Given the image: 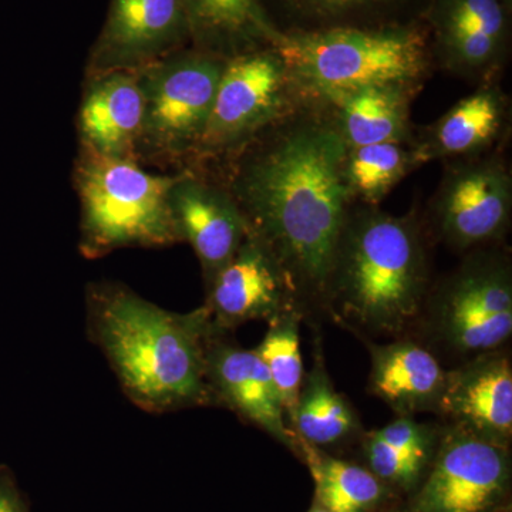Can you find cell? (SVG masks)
<instances>
[{
  "instance_id": "e0dca14e",
  "label": "cell",
  "mask_w": 512,
  "mask_h": 512,
  "mask_svg": "<svg viewBox=\"0 0 512 512\" xmlns=\"http://www.w3.org/2000/svg\"><path fill=\"white\" fill-rule=\"evenodd\" d=\"M431 20L439 56L450 72L484 77L500 63L508 23L501 0H437Z\"/></svg>"
},
{
  "instance_id": "3957f363",
  "label": "cell",
  "mask_w": 512,
  "mask_h": 512,
  "mask_svg": "<svg viewBox=\"0 0 512 512\" xmlns=\"http://www.w3.org/2000/svg\"><path fill=\"white\" fill-rule=\"evenodd\" d=\"M426 239L416 212L353 205L330 271L326 309L360 336L403 338L419 322L430 289Z\"/></svg>"
},
{
  "instance_id": "7a4b0ae2",
  "label": "cell",
  "mask_w": 512,
  "mask_h": 512,
  "mask_svg": "<svg viewBox=\"0 0 512 512\" xmlns=\"http://www.w3.org/2000/svg\"><path fill=\"white\" fill-rule=\"evenodd\" d=\"M87 335L101 350L131 403L164 414L218 406L207 375V352L221 330L207 306L173 312L117 282L86 291Z\"/></svg>"
},
{
  "instance_id": "8fae6325",
  "label": "cell",
  "mask_w": 512,
  "mask_h": 512,
  "mask_svg": "<svg viewBox=\"0 0 512 512\" xmlns=\"http://www.w3.org/2000/svg\"><path fill=\"white\" fill-rule=\"evenodd\" d=\"M188 45L183 0H110L86 74L138 70Z\"/></svg>"
},
{
  "instance_id": "d4e9b609",
  "label": "cell",
  "mask_w": 512,
  "mask_h": 512,
  "mask_svg": "<svg viewBox=\"0 0 512 512\" xmlns=\"http://www.w3.org/2000/svg\"><path fill=\"white\" fill-rule=\"evenodd\" d=\"M420 167L413 146L406 143H380L348 148L346 183L353 198L376 205L406 177Z\"/></svg>"
},
{
  "instance_id": "ffe728a7",
  "label": "cell",
  "mask_w": 512,
  "mask_h": 512,
  "mask_svg": "<svg viewBox=\"0 0 512 512\" xmlns=\"http://www.w3.org/2000/svg\"><path fill=\"white\" fill-rule=\"evenodd\" d=\"M183 5L192 47L222 59L275 47L284 36L259 0H183Z\"/></svg>"
},
{
  "instance_id": "484cf974",
  "label": "cell",
  "mask_w": 512,
  "mask_h": 512,
  "mask_svg": "<svg viewBox=\"0 0 512 512\" xmlns=\"http://www.w3.org/2000/svg\"><path fill=\"white\" fill-rule=\"evenodd\" d=\"M303 320L299 311L285 312L269 320L268 332L255 349L274 380L291 429L305 377L299 336Z\"/></svg>"
},
{
  "instance_id": "9a60e30c",
  "label": "cell",
  "mask_w": 512,
  "mask_h": 512,
  "mask_svg": "<svg viewBox=\"0 0 512 512\" xmlns=\"http://www.w3.org/2000/svg\"><path fill=\"white\" fill-rule=\"evenodd\" d=\"M437 414L446 423L484 439L512 443V362L507 349L493 350L447 370Z\"/></svg>"
},
{
  "instance_id": "7c38bea8",
  "label": "cell",
  "mask_w": 512,
  "mask_h": 512,
  "mask_svg": "<svg viewBox=\"0 0 512 512\" xmlns=\"http://www.w3.org/2000/svg\"><path fill=\"white\" fill-rule=\"evenodd\" d=\"M205 306L215 325L229 333L252 320L268 323L285 312L302 313L284 269L249 232L231 261L207 286Z\"/></svg>"
},
{
  "instance_id": "6da1fadb",
  "label": "cell",
  "mask_w": 512,
  "mask_h": 512,
  "mask_svg": "<svg viewBox=\"0 0 512 512\" xmlns=\"http://www.w3.org/2000/svg\"><path fill=\"white\" fill-rule=\"evenodd\" d=\"M346 156L335 121L286 117L229 158L225 188L284 269L305 319L328 318L333 258L356 202Z\"/></svg>"
},
{
  "instance_id": "8992f818",
  "label": "cell",
  "mask_w": 512,
  "mask_h": 512,
  "mask_svg": "<svg viewBox=\"0 0 512 512\" xmlns=\"http://www.w3.org/2000/svg\"><path fill=\"white\" fill-rule=\"evenodd\" d=\"M417 323L433 348L460 363L505 348L512 335L510 256L488 247L467 252L430 286Z\"/></svg>"
},
{
  "instance_id": "83f0119b",
  "label": "cell",
  "mask_w": 512,
  "mask_h": 512,
  "mask_svg": "<svg viewBox=\"0 0 512 512\" xmlns=\"http://www.w3.org/2000/svg\"><path fill=\"white\" fill-rule=\"evenodd\" d=\"M309 2L323 10L340 12V10H349L360 8V6L372 5V3L382 2V0H309Z\"/></svg>"
},
{
  "instance_id": "44dd1931",
  "label": "cell",
  "mask_w": 512,
  "mask_h": 512,
  "mask_svg": "<svg viewBox=\"0 0 512 512\" xmlns=\"http://www.w3.org/2000/svg\"><path fill=\"white\" fill-rule=\"evenodd\" d=\"M443 424L420 423L397 416L392 423L362 434L365 467L396 494L419 487L439 446Z\"/></svg>"
},
{
  "instance_id": "4fadbf2b",
  "label": "cell",
  "mask_w": 512,
  "mask_h": 512,
  "mask_svg": "<svg viewBox=\"0 0 512 512\" xmlns=\"http://www.w3.org/2000/svg\"><path fill=\"white\" fill-rule=\"evenodd\" d=\"M170 207L181 242H188L200 261L207 288L247 238L244 214L225 185L191 170L175 174Z\"/></svg>"
},
{
  "instance_id": "7402d4cb",
  "label": "cell",
  "mask_w": 512,
  "mask_h": 512,
  "mask_svg": "<svg viewBox=\"0 0 512 512\" xmlns=\"http://www.w3.org/2000/svg\"><path fill=\"white\" fill-rule=\"evenodd\" d=\"M419 86L384 84L330 97L340 136L348 148L380 143H407L409 113Z\"/></svg>"
},
{
  "instance_id": "5bb4252c",
  "label": "cell",
  "mask_w": 512,
  "mask_h": 512,
  "mask_svg": "<svg viewBox=\"0 0 512 512\" xmlns=\"http://www.w3.org/2000/svg\"><path fill=\"white\" fill-rule=\"evenodd\" d=\"M207 375L218 406L264 430L299 457L301 441L289 426L274 380L255 349L241 348L231 333L218 330L208 345Z\"/></svg>"
},
{
  "instance_id": "cb8c5ba5",
  "label": "cell",
  "mask_w": 512,
  "mask_h": 512,
  "mask_svg": "<svg viewBox=\"0 0 512 512\" xmlns=\"http://www.w3.org/2000/svg\"><path fill=\"white\" fill-rule=\"evenodd\" d=\"M316 353L315 366L303 377L292 430L303 443L325 450L362 436L363 430L352 404L333 386L319 346Z\"/></svg>"
},
{
  "instance_id": "603a6c76",
  "label": "cell",
  "mask_w": 512,
  "mask_h": 512,
  "mask_svg": "<svg viewBox=\"0 0 512 512\" xmlns=\"http://www.w3.org/2000/svg\"><path fill=\"white\" fill-rule=\"evenodd\" d=\"M299 458L315 481L313 501L329 512H375L396 500L392 488L365 466L330 456L323 448L303 441Z\"/></svg>"
},
{
  "instance_id": "30bf717a",
  "label": "cell",
  "mask_w": 512,
  "mask_h": 512,
  "mask_svg": "<svg viewBox=\"0 0 512 512\" xmlns=\"http://www.w3.org/2000/svg\"><path fill=\"white\" fill-rule=\"evenodd\" d=\"M511 212L512 180L503 161L468 157L444 175L431 204V228L448 248L467 254L500 241Z\"/></svg>"
},
{
  "instance_id": "9c48e42d",
  "label": "cell",
  "mask_w": 512,
  "mask_h": 512,
  "mask_svg": "<svg viewBox=\"0 0 512 512\" xmlns=\"http://www.w3.org/2000/svg\"><path fill=\"white\" fill-rule=\"evenodd\" d=\"M511 447L444 423L426 476L402 512H495L510 504Z\"/></svg>"
},
{
  "instance_id": "4dcf8cb0",
  "label": "cell",
  "mask_w": 512,
  "mask_h": 512,
  "mask_svg": "<svg viewBox=\"0 0 512 512\" xmlns=\"http://www.w3.org/2000/svg\"><path fill=\"white\" fill-rule=\"evenodd\" d=\"M495 512H512L511 503L507 504V505H504L503 508H500V510L495 511Z\"/></svg>"
},
{
  "instance_id": "2e32d148",
  "label": "cell",
  "mask_w": 512,
  "mask_h": 512,
  "mask_svg": "<svg viewBox=\"0 0 512 512\" xmlns=\"http://www.w3.org/2000/svg\"><path fill=\"white\" fill-rule=\"evenodd\" d=\"M144 99L136 70L86 74L77 134L80 150L138 161Z\"/></svg>"
},
{
  "instance_id": "ac0fdd59",
  "label": "cell",
  "mask_w": 512,
  "mask_h": 512,
  "mask_svg": "<svg viewBox=\"0 0 512 512\" xmlns=\"http://www.w3.org/2000/svg\"><path fill=\"white\" fill-rule=\"evenodd\" d=\"M370 352L369 393L396 416L437 413L447 370L426 345L396 338L386 345L366 340Z\"/></svg>"
},
{
  "instance_id": "d6986e66",
  "label": "cell",
  "mask_w": 512,
  "mask_h": 512,
  "mask_svg": "<svg viewBox=\"0 0 512 512\" xmlns=\"http://www.w3.org/2000/svg\"><path fill=\"white\" fill-rule=\"evenodd\" d=\"M507 101L495 86H483L458 101L412 144L420 165L440 158L474 157L503 133Z\"/></svg>"
},
{
  "instance_id": "4316f807",
  "label": "cell",
  "mask_w": 512,
  "mask_h": 512,
  "mask_svg": "<svg viewBox=\"0 0 512 512\" xmlns=\"http://www.w3.org/2000/svg\"><path fill=\"white\" fill-rule=\"evenodd\" d=\"M0 512H30L12 470L0 466Z\"/></svg>"
},
{
  "instance_id": "f1b7e54d",
  "label": "cell",
  "mask_w": 512,
  "mask_h": 512,
  "mask_svg": "<svg viewBox=\"0 0 512 512\" xmlns=\"http://www.w3.org/2000/svg\"><path fill=\"white\" fill-rule=\"evenodd\" d=\"M375 512H402V508L399 507L396 503H390L387 505H384L383 508H380V510H377Z\"/></svg>"
},
{
  "instance_id": "52a82bcc",
  "label": "cell",
  "mask_w": 512,
  "mask_h": 512,
  "mask_svg": "<svg viewBox=\"0 0 512 512\" xmlns=\"http://www.w3.org/2000/svg\"><path fill=\"white\" fill-rule=\"evenodd\" d=\"M225 60L188 46L136 70L144 99L138 163L194 160Z\"/></svg>"
},
{
  "instance_id": "277c9868",
  "label": "cell",
  "mask_w": 512,
  "mask_h": 512,
  "mask_svg": "<svg viewBox=\"0 0 512 512\" xmlns=\"http://www.w3.org/2000/svg\"><path fill=\"white\" fill-rule=\"evenodd\" d=\"M174 177L148 173L138 161L80 150L73 171L80 202V254L99 259L120 249L181 242L170 207Z\"/></svg>"
},
{
  "instance_id": "ba28073f",
  "label": "cell",
  "mask_w": 512,
  "mask_h": 512,
  "mask_svg": "<svg viewBox=\"0 0 512 512\" xmlns=\"http://www.w3.org/2000/svg\"><path fill=\"white\" fill-rule=\"evenodd\" d=\"M295 93L284 60L275 47L229 57L194 160L235 156L289 116Z\"/></svg>"
},
{
  "instance_id": "5b68a950",
  "label": "cell",
  "mask_w": 512,
  "mask_h": 512,
  "mask_svg": "<svg viewBox=\"0 0 512 512\" xmlns=\"http://www.w3.org/2000/svg\"><path fill=\"white\" fill-rule=\"evenodd\" d=\"M296 92L326 101L370 86H419L426 39L413 28H333L284 35L275 46Z\"/></svg>"
},
{
  "instance_id": "f546056e",
  "label": "cell",
  "mask_w": 512,
  "mask_h": 512,
  "mask_svg": "<svg viewBox=\"0 0 512 512\" xmlns=\"http://www.w3.org/2000/svg\"><path fill=\"white\" fill-rule=\"evenodd\" d=\"M308 512H329V511L326 510V508H323L322 505L316 503V501H313L311 510H309Z\"/></svg>"
}]
</instances>
